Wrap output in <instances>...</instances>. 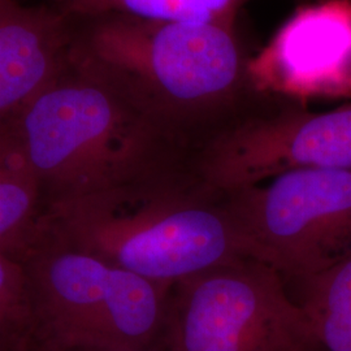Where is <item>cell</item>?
<instances>
[{"mask_svg": "<svg viewBox=\"0 0 351 351\" xmlns=\"http://www.w3.org/2000/svg\"><path fill=\"white\" fill-rule=\"evenodd\" d=\"M37 339L32 289L24 261L0 251V343Z\"/></svg>", "mask_w": 351, "mask_h": 351, "instance_id": "obj_13", "label": "cell"}, {"mask_svg": "<svg viewBox=\"0 0 351 351\" xmlns=\"http://www.w3.org/2000/svg\"><path fill=\"white\" fill-rule=\"evenodd\" d=\"M298 282L295 302L308 319L319 351H351V258Z\"/></svg>", "mask_w": 351, "mask_h": 351, "instance_id": "obj_11", "label": "cell"}, {"mask_svg": "<svg viewBox=\"0 0 351 351\" xmlns=\"http://www.w3.org/2000/svg\"><path fill=\"white\" fill-rule=\"evenodd\" d=\"M78 39L121 75L193 154L281 101L259 95L236 25L155 21L119 13L77 19Z\"/></svg>", "mask_w": 351, "mask_h": 351, "instance_id": "obj_3", "label": "cell"}, {"mask_svg": "<svg viewBox=\"0 0 351 351\" xmlns=\"http://www.w3.org/2000/svg\"><path fill=\"white\" fill-rule=\"evenodd\" d=\"M46 210L37 173L14 124L0 120V251L25 261L37 246Z\"/></svg>", "mask_w": 351, "mask_h": 351, "instance_id": "obj_10", "label": "cell"}, {"mask_svg": "<svg viewBox=\"0 0 351 351\" xmlns=\"http://www.w3.org/2000/svg\"><path fill=\"white\" fill-rule=\"evenodd\" d=\"M27 351H107L101 349H91V348H78V346H63V345H53L36 339ZM143 351H167L164 342L159 343L158 346Z\"/></svg>", "mask_w": 351, "mask_h": 351, "instance_id": "obj_14", "label": "cell"}, {"mask_svg": "<svg viewBox=\"0 0 351 351\" xmlns=\"http://www.w3.org/2000/svg\"><path fill=\"white\" fill-rule=\"evenodd\" d=\"M163 341L167 351H319L285 277L252 258L173 284Z\"/></svg>", "mask_w": 351, "mask_h": 351, "instance_id": "obj_5", "label": "cell"}, {"mask_svg": "<svg viewBox=\"0 0 351 351\" xmlns=\"http://www.w3.org/2000/svg\"><path fill=\"white\" fill-rule=\"evenodd\" d=\"M46 207L189 164L190 151L77 37L47 88L14 116Z\"/></svg>", "mask_w": 351, "mask_h": 351, "instance_id": "obj_2", "label": "cell"}, {"mask_svg": "<svg viewBox=\"0 0 351 351\" xmlns=\"http://www.w3.org/2000/svg\"><path fill=\"white\" fill-rule=\"evenodd\" d=\"M247 75L259 95L275 101L351 98V0L297 8L250 56Z\"/></svg>", "mask_w": 351, "mask_h": 351, "instance_id": "obj_8", "label": "cell"}, {"mask_svg": "<svg viewBox=\"0 0 351 351\" xmlns=\"http://www.w3.org/2000/svg\"><path fill=\"white\" fill-rule=\"evenodd\" d=\"M75 19L119 13L155 21L236 25L249 0H53Z\"/></svg>", "mask_w": 351, "mask_h": 351, "instance_id": "obj_12", "label": "cell"}, {"mask_svg": "<svg viewBox=\"0 0 351 351\" xmlns=\"http://www.w3.org/2000/svg\"><path fill=\"white\" fill-rule=\"evenodd\" d=\"M261 262L301 281L351 258V171L303 169L224 193Z\"/></svg>", "mask_w": 351, "mask_h": 351, "instance_id": "obj_6", "label": "cell"}, {"mask_svg": "<svg viewBox=\"0 0 351 351\" xmlns=\"http://www.w3.org/2000/svg\"><path fill=\"white\" fill-rule=\"evenodd\" d=\"M189 164L220 193L294 171H351V104L313 112L306 104L278 101L204 142Z\"/></svg>", "mask_w": 351, "mask_h": 351, "instance_id": "obj_7", "label": "cell"}, {"mask_svg": "<svg viewBox=\"0 0 351 351\" xmlns=\"http://www.w3.org/2000/svg\"><path fill=\"white\" fill-rule=\"evenodd\" d=\"M43 242L169 285L220 264L258 259L224 193L208 188L190 164L50 203L37 245Z\"/></svg>", "mask_w": 351, "mask_h": 351, "instance_id": "obj_1", "label": "cell"}, {"mask_svg": "<svg viewBox=\"0 0 351 351\" xmlns=\"http://www.w3.org/2000/svg\"><path fill=\"white\" fill-rule=\"evenodd\" d=\"M24 262L38 341L107 351L163 342L173 285L55 243H39Z\"/></svg>", "mask_w": 351, "mask_h": 351, "instance_id": "obj_4", "label": "cell"}, {"mask_svg": "<svg viewBox=\"0 0 351 351\" xmlns=\"http://www.w3.org/2000/svg\"><path fill=\"white\" fill-rule=\"evenodd\" d=\"M34 342V341H33ZM25 343V345H14V343H0V351H27L30 345L33 343Z\"/></svg>", "mask_w": 351, "mask_h": 351, "instance_id": "obj_15", "label": "cell"}, {"mask_svg": "<svg viewBox=\"0 0 351 351\" xmlns=\"http://www.w3.org/2000/svg\"><path fill=\"white\" fill-rule=\"evenodd\" d=\"M77 37V19L58 5L0 0V120L19 114L60 75Z\"/></svg>", "mask_w": 351, "mask_h": 351, "instance_id": "obj_9", "label": "cell"}]
</instances>
